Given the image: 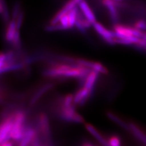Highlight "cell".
I'll return each mask as SVG.
<instances>
[{
	"label": "cell",
	"instance_id": "cell-5",
	"mask_svg": "<svg viewBox=\"0 0 146 146\" xmlns=\"http://www.w3.org/2000/svg\"><path fill=\"white\" fill-rule=\"evenodd\" d=\"M13 113L5 116L0 122V145L11 139V131L13 125Z\"/></svg>",
	"mask_w": 146,
	"mask_h": 146
},
{
	"label": "cell",
	"instance_id": "cell-20",
	"mask_svg": "<svg viewBox=\"0 0 146 146\" xmlns=\"http://www.w3.org/2000/svg\"><path fill=\"white\" fill-rule=\"evenodd\" d=\"M0 146H13V143L11 142V141H6V142L3 143L0 145Z\"/></svg>",
	"mask_w": 146,
	"mask_h": 146
},
{
	"label": "cell",
	"instance_id": "cell-10",
	"mask_svg": "<svg viewBox=\"0 0 146 146\" xmlns=\"http://www.w3.org/2000/svg\"><path fill=\"white\" fill-rule=\"evenodd\" d=\"M7 25L5 32V40L7 42L12 44L15 38L20 35V29H18L16 22L13 20H12Z\"/></svg>",
	"mask_w": 146,
	"mask_h": 146
},
{
	"label": "cell",
	"instance_id": "cell-1",
	"mask_svg": "<svg viewBox=\"0 0 146 146\" xmlns=\"http://www.w3.org/2000/svg\"><path fill=\"white\" fill-rule=\"evenodd\" d=\"M91 70L85 67L68 63H51L44 71V74L54 79L72 78L84 80Z\"/></svg>",
	"mask_w": 146,
	"mask_h": 146
},
{
	"label": "cell",
	"instance_id": "cell-11",
	"mask_svg": "<svg viewBox=\"0 0 146 146\" xmlns=\"http://www.w3.org/2000/svg\"><path fill=\"white\" fill-rule=\"evenodd\" d=\"M79 7L81 11V13L92 26L97 22L96 17L94 12L87 3L85 1H80L79 4Z\"/></svg>",
	"mask_w": 146,
	"mask_h": 146
},
{
	"label": "cell",
	"instance_id": "cell-6",
	"mask_svg": "<svg viewBox=\"0 0 146 146\" xmlns=\"http://www.w3.org/2000/svg\"><path fill=\"white\" fill-rule=\"evenodd\" d=\"M80 1H77V0H74V1H70L67 2L60 10H59L56 14L54 15L51 20L50 21L49 25H55L58 23L59 21L60 20L61 18L68 14L70 11H71L72 9L78 6L79 4Z\"/></svg>",
	"mask_w": 146,
	"mask_h": 146
},
{
	"label": "cell",
	"instance_id": "cell-8",
	"mask_svg": "<svg viewBox=\"0 0 146 146\" xmlns=\"http://www.w3.org/2000/svg\"><path fill=\"white\" fill-rule=\"evenodd\" d=\"M38 132L37 129L34 127L26 125L23 137L19 141L18 146H30L38 136Z\"/></svg>",
	"mask_w": 146,
	"mask_h": 146
},
{
	"label": "cell",
	"instance_id": "cell-18",
	"mask_svg": "<svg viewBox=\"0 0 146 146\" xmlns=\"http://www.w3.org/2000/svg\"><path fill=\"white\" fill-rule=\"evenodd\" d=\"M6 60V54L0 53V73H1L3 66L4 65Z\"/></svg>",
	"mask_w": 146,
	"mask_h": 146
},
{
	"label": "cell",
	"instance_id": "cell-12",
	"mask_svg": "<svg viewBox=\"0 0 146 146\" xmlns=\"http://www.w3.org/2000/svg\"><path fill=\"white\" fill-rule=\"evenodd\" d=\"M99 74V73L96 71H91L88 76L86 77V78L83 80V85L82 86L93 93Z\"/></svg>",
	"mask_w": 146,
	"mask_h": 146
},
{
	"label": "cell",
	"instance_id": "cell-3",
	"mask_svg": "<svg viewBox=\"0 0 146 146\" xmlns=\"http://www.w3.org/2000/svg\"><path fill=\"white\" fill-rule=\"evenodd\" d=\"M26 116L23 111H17L13 115V125L11 131V139L19 141L23 137L26 125L25 124Z\"/></svg>",
	"mask_w": 146,
	"mask_h": 146
},
{
	"label": "cell",
	"instance_id": "cell-2",
	"mask_svg": "<svg viewBox=\"0 0 146 146\" xmlns=\"http://www.w3.org/2000/svg\"><path fill=\"white\" fill-rule=\"evenodd\" d=\"M74 104V95L68 94L63 98L58 109V116L62 120L81 124L84 122V117L76 110Z\"/></svg>",
	"mask_w": 146,
	"mask_h": 146
},
{
	"label": "cell",
	"instance_id": "cell-15",
	"mask_svg": "<svg viewBox=\"0 0 146 146\" xmlns=\"http://www.w3.org/2000/svg\"><path fill=\"white\" fill-rule=\"evenodd\" d=\"M85 128L89 133L91 135L93 136L94 137V138L96 139L102 146H109L107 139L105 138L94 126H93L92 125H91L90 124H86Z\"/></svg>",
	"mask_w": 146,
	"mask_h": 146
},
{
	"label": "cell",
	"instance_id": "cell-16",
	"mask_svg": "<svg viewBox=\"0 0 146 146\" xmlns=\"http://www.w3.org/2000/svg\"><path fill=\"white\" fill-rule=\"evenodd\" d=\"M107 116L108 118H110L111 121L116 123L117 125L121 127L122 129L129 131V123L126 122L122 118L119 117L116 114L112 112H107Z\"/></svg>",
	"mask_w": 146,
	"mask_h": 146
},
{
	"label": "cell",
	"instance_id": "cell-17",
	"mask_svg": "<svg viewBox=\"0 0 146 146\" xmlns=\"http://www.w3.org/2000/svg\"><path fill=\"white\" fill-rule=\"evenodd\" d=\"M109 146H121V139L116 135H112L107 139Z\"/></svg>",
	"mask_w": 146,
	"mask_h": 146
},
{
	"label": "cell",
	"instance_id": "cell-7",
	"mask_svg": "<svg viewBox=\"0 0 146 146\" xmlns=\"http://www.w3.org/2000/svg\"><path fill=\"white\" fill-rule=\"evenodd\" d=\"M93 26L96 32L105 42L108 44H114V40L116 36L115 32L108 29L98 21L94 23Z\"/></svg>",
	"mask_w": 146,
	"mask_h": 146
},
{
	"label": "cell",
	"instance_id": "cell-4",
	"mask_svg": "<svg viewBox=\"0 0 146 146\" xmlns=\"http://www.w3.org/2000/svg\"><path fill=\"white\" fill-rule=\"evenodd\" d=\"M37 130L46 140V146H51V131L48 116L45 113L40 114L37 119Z\"/></svg>",
	"mask_w": 146,
	"mask_h": 146
},
{
	"label": "cell",
	"instance_id": "cell-22",
	"mask_svg": "<svg viewBox=\"0 0 146 146\" xmlns=\"http://www.w3.org/2000/svg\"><path fill=\"white\" fill-rule=\"evenodd\" d=\"M142 40H144L146 41V32H145V33H144L143 38H142Z\"/></svg>",
	"mask_w": 146,
	"mask_h": 146
},
{
	"label": "cell",
	"instance_id": "cell-13",
	"mask_svg": "<svg viewBox=\"0 0 146 146\" xmlns=\"http://www.w3.org/2000/svg\"><path fill=\"white\" fill-rule=\"evenodd\" d=\"M129 131L135 138L146 146V133L135 123H129Z\"/></svg>",
	"mask_w": 146,
	"mask_h": 146
},
{
	"label": "cell",
	"instance_id": "cell-19",
	"mask_svg": "<svg viewBox=\"0 0 146 146\" xmlns=\"http://www.w3.org/2000/svg\"><path fill=\"white\" fill-rule=\"evenodd\" d=\"M6 7L7 5L5 4V2L3 1H0V15L2 16Z\"/></svg>",
	"mask_w": 146,
	"mask_h": 146
},
{
	"label": "cell",
	"instance_id": "cell-9",
	"mask_svg": "<svg viewBox=\"0 0 146 146\" xmlns=\"http://www.w3.org/2000/svg\"><path fill=\"white\" fill-rule=\"evenodd\" d=\"M93 92L82 86L74 95V104L75 106H82L88 101Z\"/></svg>",
	"mask_w": 146,
	"mask_h": 146
},
{
	"label": "cell",
	"instance_id": "cell-14",
	"mask_svg": "<svg viewBox=\"0 0 146 146\" xmlns=\"http://www.w3.org/2000/svg\"><path fill=\"white\" fill-rule=\"evenodd\" d=\"M54 87L53 84H48L43 85L42 87H41L34 94L33 98H31L30 100V106H34L38 102L40 99L42 98L43 96L48 91L51 90Z\"/></svg>",
	"mask_w": 146,
	"mask_h": 146
},
{
	"label": "cell",
	"instance_id": "cell-21",
	"mask_svg": "<svg viewBox=\"0 0 146 146\" xmlns=\"http://www.w3.org/2000/svg\"><path fill=\"white\" fill-rule=\"evenodd\" d=\"M81 146H96V145H94L93 143L88 142V141H85V142L82 143Z\"/></svg>",
	"mask_w": 146,
	"mask_h": 146
}]
</instances>
